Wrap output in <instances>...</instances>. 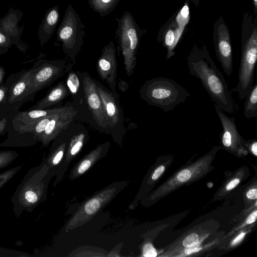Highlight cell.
Wrapping results in <instances>:
<instances>
[{"instance_id": "cell-1", "label": "cell", "mask_w": 257, "mask_h": 257, "mask_svg": "<svg viewBox=\"0 0 257 257\" xmlns=\"http://www.w3.org/2000/svg\"><path fill=\"white\" fill-rule=\"evenodd\" d=\"M187 64L189 73L200 81L214 103L223 111L233 112L234 106L228 84L205 45H193Z\"/></svg>"}, {"instance_id": "cell-2", "label": "cell", "mask_w": 257, "mask_h": 257, "mask_svg": "<svg viewBox=\"0 0 257 257\" xmlns=\"http://www.w3.org/2000/svg\"><path fill=\"white\" fill-rule=\"evenodd\" d=\"M55 175L56 170L43 162L27 172L11 197L16 216L20 217L24 212H32L45 201L49 182Z\"/></svg>"}, {"instance_id": "cell-3", "label": "cell", "mask_w": 257, "mask_h": 257, "mask_svg": "<svg viewBox=\"0 0 257 257\" xmlns=\"http://www.w3.org/2000/svg\"><path fill=\"white\" fill-rule=\"evenodd\" d=\"M257 60V15L243 14L241 30V55L238 83L232 90L243 99L251 90L254 80Z\"/></svg>"}, {"instance_id": "cell-4", "label": "cell", "mask_w": 257, "mask_h": 257, "mask_svg": "<svg viewBox=\"0 0 257 257\" xmlns=\"http://www.w3.org/2000/svg\"><path fill=\"white\" fill-rule=\"evenodd\" d=\"M66 106L52 109L14 110L8 113L7 139L0 143V147H27L38 143L33 133L35 123L42 117L55 114Z\"/></svg>"}, {"instance_id": "cell-5", "label": "cell", "mask_w": 257, "mask_h": 257, "mask_svg": "<svg viewBox=\"0 0 257 257\" xmlns=\"http://www.w3.org/2000/svg\"><path fill=\"white\" fill-rule=\"evenodd\" d=\"M140 98L150 105L159 107L165 112L184 102L190 93L174 80L155 77L146 81L140 89Z\"/></svg>"}, {"instance_id": "cell-6", "label": "cell", "mask_w": 257, "mask_h": 257, "mask_svg": "<svg viewBox=\"0 0 257 257\" xmlns=\"http://www.w3.org/2000/svg\"><path fill=\"white\" fill-rule=\"evenodd\" d=\"M117 27L116 30L117 49L121 51L127 75L131 76L137 64L136 55L141 38L146 30L141 29L132 15L125 11L121 17L116 18Z\"/></svg>"}, {"instance_id": "cell-7", "label": "cell", "mask_w": 257, "mask_h": 257, "mask_svg": "<svg viewBox=\"0 0 257 257\" xmlns=\"http://www.w3.org/2000/svg\"><path fill=\"white\" fill-rule=\"evenodd\" d=\"M85 26L72 5L67 6L57 31V41L62 43L67 58L74 63L83 44Z\"/></svg>"}, {"instance_id": "cell-8", "label": "cell", "mask_w": 257, "mask_h": 257, "mask_svg": "<svg viewBox=\"0 0 257 257\" xmlns=\"http://www.w3.org/2000/svg\"><path fill=\"white\" fill-rule=\"evenodd\" d=\"M127 185L125 181H117L101 189L80 205L67 224V232L84 225L110 202Z\"/></svg>"}, {"instance_id": "cell-9", "label": "cell", "mask_w": 257, "mask_h": 257, "mask_svg": "<svg viewBox=\"0 0 257 257\" xmlns=\"http://www.w3.org/2000/svg\"><path fill=\"white\" fill-rule=\"evenodd\" d=\"M33 68L12 74L6 80V101L0 111V118L19 108L25 103L33 100L30 91V82Z\"/></svg>"}, {"instance_id": "cell-10", "label": "cell", "mask_w": 257, "mask_h": 257, "mask_svg": "<svg viewBox=\"0 0 257 257\" xmlns=\"http://www.w3.org/2000/svg\"><path fill=\"white\" fill-rule=\"evenodd\" d=\"M73 63H67L63 60H47L41 59L36 61L33 66V72L30 82L31 95L36 94L51 85L71 68Z\"/></svg>"}, {"instance_id": "cell-11", "label": "cell", "mask_w": 257, "mask_h": 257, "mask_svg": "<svg viewBox=\"0 0 257 257\" xmlns=\"http://www.w3.org/2000/svg\"><path fill=\"white\" fill-rule=\"evenodd\" d=\"M96 82L98 95L106 115L109 133L112 136L113 140L121 146L125 131L123 125V111L118 99L119 95L116 91H110L98 82Z\"/></svg>"}, {"instance_id": "cell-12", "label": "cell", "mask_w": 257, "mask_h": 257, "mask_svg": "<svg viewBox=\"0 0 257 257\" xmlns=\"http://www.w3.org/2000/svg\"><path fill=\"white\" fill-rule=\"evenodd\" d=\"M213 42L217 60L224 73L227 76L231 75L233 70V53L230 35L222 16L214 24Z\"/></svg>"}, {"instance_id": "cell-13", "label": "cell", "mask_w": 257, "mask_h": 257, "mask_svg": "<svg viewBox=\"0 0 257 257\" xmlns=\"http://www.w3.org/2000/svg\"><path fill=\"white\" fill-rule=\"evenodd\" d=\"M78 75L82 83L84 97L92 116L102 131L109 134L104 106L97 90L96 81L85 72H79Z\"/></svg>"}, {"instance_id": "cell-14", "label": "cell", "mask_w": 257, "mask_h": 257, "mask_svg": "<svg viewBox=\"0 0 257 257\" xmlns=\"http://www.w3.org/2000/svg\"><path fill=\"white\" fill-rule=\"evenodd\" d=\"M96 67L101 79L108 85L111 91H116V49L112 41H110L108 44L103 47L101 54L97 60Z\"/></svg>"}, {"instance_id": "cell-15", "label": "cell", "mask_w": 257, "mask_h": 257, "mask_svg": "<svg viewBox=\"0 0 257 257\" xmlns=\"http://www.w3.org/2000/svg\"><path fill=\"white\" fill-rule=\"evenodd\" d=\"M213 104L222 126L220 138L222 146L227 150L240 152L243 150L245 141L238 132L235 118L228 116L216 104Z\"/></svg>"}, {"instance_id": "cell-16", "label": "cell", "mask_w": 257, "mask_h": 257, "mask_svg": "<svg viewBox=\"0 0 257 257\" xmlns=\"http://www.w3.org/2000/svg\"><path fill=\"white\" fill-rule=\"evenodd\" d=\"M76 114L77 111L71 106H67L63 110L55 114L40 138V142L42 146L47 147L62 131L67 128Z\"/></svg>"}, {"instance_id": "cell-17", "label": "cell", "mask_w": 257, "mask_h": 257, "mask_svg": "<svg viewBox=\"0 0 257 257\" xmlns=\"http://www.w3.org/2000/svg\"><path fill=\"white\" fill-rule=\"evenodd\" d=\"M22 16L23 13L19 10L10 9L8 13L0 19V31L10 37L14 45L25 52L28 47L21 39L24 28H20L18 26Z\"/></svg>"}, {"instance_id": "cell-18", "label": "cell", "mask_w": 257, "mask_h": 257, "mask_svg": "<svg viewBox=\"0 0 257 257\" xmlns=\"http://www.w3.org/2000/svg\"><path fill=\"white\" fill-rule=\"evenodd\" d=\"M86 141V133L81 132L73 136L68 142L64 156L56 170L54 186L61 181L69 165L80 152Z\"/></svg>"}, {"instance_id": "cell-19", "label": "cell", "mask_w": 257, "mask_h": 257, "mask_svg": "<svg viewBox=\"0 0 257 257\" xmlns=\"http://www.w3.org/2000/svg\"><path fill=\"white\" fill-rule=\"evenodd\" d=\"M110 145L109 142H105L86 155L73 167L69 175V179L73 180L84 174L106 155Z\"/></svg>"}, {"instance_id": "cell-20", "label": "cell", "mask_w": 257, "mask_h": 257, "mask_svg": "<svg viewBox=\"0 0 257 257\" xmlns=\"http://www.w3.org/2000/svg\"><path fill=\"white\" fill-rule=\"evenodd\" d=\"M60 20L59 7L55 5L46 13L39 27L38 36L41 46L45 44L54 34Z\"/></svg>"}, {"instance_id": "cell-21", "label": "cell", "mask_w": 257, "mask_h": 257, "mask_svg": "<svg viewBox=\"0 0 257 257\" xmlns=\"http://www.w3.org/2000/svg\"><path fill=\"white\" fill-rule=\"evenodd\" d=\"M70 93L66 84L63 81L60 82L29 110L43 109L51 107L62 101Z\"/></svg>"}, {"instance_id": "cell-22", "label": "cell", "mask_w": 257, "mask_h": 257, "mask_svg": "<svg viewBox=\"0 0 257 257\" xmlns=\"http://www.w3.org/2000/svg\"><path fill=\"white\" fill-rule=\"evenodd\" d=\"M51 146L48 155L43 161L50 169L56 170L61 162L65 154L68 141L59 140L56 137Z\"/></svg>"}, {"instance_id": "cell-23", "label": "cell", "mask_w": 257, "mask_h": 257, "mask_svg": "<svg viewBox=\"0 0 257 257\" xmlns=\"http://www.w3.org/2000/svg\"><path fill=\"white\" fill-rule=\"evenodd\" d=\"M92 10L100 15L105 17L110 14L118 4L120 0H88Z\"/></svg>"}, {"instance_id": "cell-24", "label": "cell", "mask_w": 257, "mask_h": 257, "mask_svg": "<svg viewBox=\"0 0 257 257\" xmlns=\"http://www.w3.org/2000/svg\"><path fill=\"white\" fill-rule=\"evenodd\" d=\"M244 106V115L246 118H257V83L247 96Z\"/></svg>"}, {"instance_id": "cell-25", "label": "cell", "mask_w": 257, "mask_h": 257, "mask_svg": "<svg viewBox=\"0 0 257 257\" xmlns=\"http://www.w3.org/2000/svg\"><path fill=\"white\" fill-rule=\"evenodd\" d=\"M67 72L68 73L66 79V85L70 94L74 100L78 97L82 84H81L82 82L78 74L71 69Z\"/></svg>"}, {"instance_id": "cell-26", "label": "cell", "mask_w": 257, "mask_h": 257, "mask_svg": "<svg viewBox=\"0 0 257 257\" xmlns=\"http://www.w3.org/2000/svg\"><path fill=\"white\" fill-rule=\"evenodd\" d=\"M18 157V153L13 150L0 151V170L9 166Z\"/></svg>"}, {"instance_id": "cell-27", "label": "cell", "mask_w": 257, "mask_h": 257, "mask_svg": "<svg viewBox=\"0 0 257 257\" xmlns=\"http://www.w3.org/2000/svg\"><path fill=\"white\" fill-rule=\"evenodd\" d=\"M22 167V165H19L0 173V189L18 173Z\"/></svg>"}, {"instance_id": "cell-28", "label": "cell", "mask_w": 257, "mask_h": 257, "mask_svg": "<svg viewBox=\"0 0 257 257\" xmlns=\"http://www.w3.org/2000/svg\"><path fill=\"white\" fill-rule=\"evenodd\" d=\"M13 45L11 37L0 31V54L6 53Z\"/></svg>"}, {"instance_id": "cell-29", "label": "cell", "mask_w": 257, "mask_h": 257, "mask_svg": "<svg viewBox=\"0 0 257 257\" xmlns=\"http://www.w3.org/2000/svg\"><path fill=\"white\" fill-rule=\"evenodd\" d=\"M198 242V235L196 233H192L185 238L183 241V245L185 247H190L195 246Z\"/></svg>"}, {"instance_id": "cell-30", "label": "cell", "mask_w": 257, "mask_h": 257, "mask_svg": "<svg viewBox=\"0 0 257 257\" xmlns=\"http://www.w3.org/2000/svg\"><path fill=\"white\" fill-rule=\"evenodd\" d=\"M143 255L146 257H155L157 253L151 243H146L143 248Z\"/></svg>"}, {"instance_id": "cell-31", "label": "cell", "mask_w": 257, "mask_h": 257, "mask_svg": "<svg viewBox=\"0 0 257 257\" xmlns=\"http://www.w3.org/2000/svg\"><path fill=\"white\" fill-rule=\"evenodd\" d=\"M191 176V173L188 169H185L179 172L177 176V178L178 181L181 182H184L188 181Z\"/></svg>"}, {"instance_id": "cell-32", "label": "cell", "mask_w": 257, "mask_h": 257, "mask_svg": "<svg viewBox=\"0 0 257 257\" xmlns=\"http://www.w3.org/2000/svg\"><path fill=\"white\" fill-rule=\"evenodd\" d=\"M8 114L0 118V136H3L7 131Z\"/></svg>"}, {"instance_id": "cell-33", "label": "cell", "mask_w": 257, "mask_h": 257, "mask_svg": "<svg viewBox=\"0 0 257 257\" xmlns=\"http://www.w3.org/2000/svg\"><path fill=\"white\" fill-rule=\"evenodd\" d=\"M165 170V167L163 165L158 167L152 175V179L154 181L157 180L163 174Z\"/></svg>"}, {"instance_id": "cell-34", "label": "cell", "mask_w": 257, "mask_h": 257, "mask_svg": "<svg viewBox=\"0 0 257 257\" xmlns=\"http://www.w3.org/2000/svg\"><path fill=\"white\" fill-rule=\"evenodd\" d=\"M128 83L121 79H119L118 87L120 91L125 92L128 88Z\"/></svg>"}, {"instance_id": "cell-35", "label": "cell", "mask_w": 257, "mask_h": 257, "mask_svg": "<svg viewBox=\"0 0 257 257\" xmlns=\"http://www.w3.org/2000/svg\"><path fill=\"white\" fill-rule=\"evenodd\" d=\"M240 180L238 178H235L231 180L226 186V189L228 191L235 188L239 183Z\"/></svg>"}, {"instance_id": "cell-36", "label": "cell", "mask_w": 257, "mask_h": 257, "mask_svg": "<svg viewBox=\"0 0 257 257\" xmlns=\"http://www.w3.org/2000/svg\"><path fill=\"white\" fill-rule=\"evenodd\" d=\"M257 211H254L251 213L246 218V223L247 224H251L254 222L256 219Z\"/></svg>"}, {"instance_id": "cell-37", "label": "cell", "mask_w": 257, "mask_h": 257, "mask_svg": "<svg viewBox=\"0 0 257 257\" xmlns=\"http://www.w3.org/2000/svg\"><path fill=\"white\" fill-rule=\"evenodd\" d=\"M246 196L250 199H256L257 198L256 189H251L246 193Z\"/></svg>"}, {"instance_id": "cell-38", "label": "cell", "mask_w": 257, "mask_h": 257, "mask_svg": "<svg viewBox=\"0 0 257 257\" xmlns=\"http://www.w3.org/2000/svg\"><path fill=\"white\" fill-rule=\"evenodd\" d=\"M250 149L251 153L255 156H257V142L255 140L252 141L250 144Z\"/></svg>"}, {"instance_id": "cell-39", "label": "cell", "mask_w": 257, "mask_h": 257, "mask_svg": "<svg viewBox=\"0 0 257 257\" xmlns=\"http://www.w3.org/2000/svg\"><path fill=\"white\" fill-rule=\"evenodd\" d=\"M201 249H202L201 247H189V248L186 249L184 252H185V253H186V254H191L193 252H197V251H199L200 250H201Z\"/></svg>"}, {"instance_id": "cell-40", "label": "cell", "mask_w": 257, "mask_h": 257, "mask_svg": "<svg viewBox=\"0 0 257 257\" xmlns=\"http://www.w3.org/2000/svg\"><path fill=\"white\" fill-rule=\"evenodd\" d=\"M245 233L242 232L239 234L231 242V244L234 245L239 242L244 237Z\"/></svg>"}, {"instance_id": "cell-41", "label": "cell", "mask_w": 257, "mask_h": 257, "mask_svg": "<svg viewBox=\"0 0 257 257\" xmlns=\"http://www.w3.org/2000/svg\"><path fill=\"white\" fill-rule=\"evenodd\" d=\"M6 75V71L4 67L0 66V85L2 84Z\"/></svg>"}, {"instance_id": "cell-42", "label": "cell", "mask_w": 257, "mask_h": 257, "mask_svg": "<svg viewBox=\"0 0 257 257\" xmlns=\"http://www.w3.org/2000/svg\"><path fill=\"white\" fill-rule=\"evenodd\" d=\"M253 9H254V12L253 13L255 15H257V0H252Z\"/></svg>"}, {"instance_id": "cell-43", "label": "cell", "mask_w": 257, "mask_h": 257, "mask_svg": "<svg viewBox=\"0 0 257 257\" xmlns=\"http://www.w3.org/2000/svg\"><path fill=\"white\" fill-rule=\"evenodd\" d=\"M194 5H195L196 6H198L200 2L199 0H190Z\"/></svg>"}, {"instance_id": "cell-44", "label": "cell", "mask_w": 257, "mask_h": 257, "mask_svg": "<svg viewBox=\"0 0 257 257\" xmlns=\"http://www.w3.org/2000/svg\"><path fill=\"white\" fill-rule=\"evenodd\" d=\"M0 256H3L2 254H0Z\"/></svg>"}]
</instances>
